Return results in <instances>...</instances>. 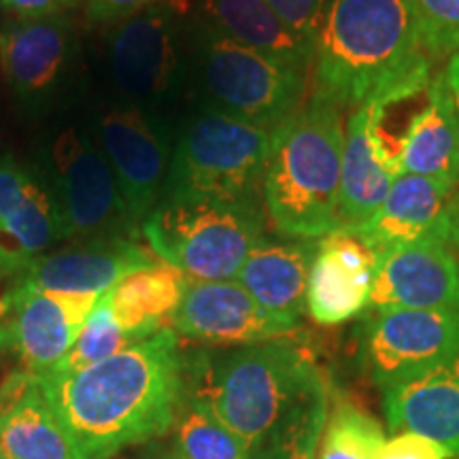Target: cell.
<instances>
[{"instance_id":"7402d4cb","label":"cell","mask_w":459,"mask_h":459,"mask_svg":"<svg viewBox=\"0 0 459 459\" xmlns=\"http://www.w3.org/2000/svg\"><path fill=\"white\" fill-rule=\"evenodd\" d=\"M177 13L196 11V22L245 48L277 57L311 74L315 49L281 20L268 0H169Z\"/></svg>"},{"instance_id":"f35d334b","label":"cell","mask_w":459,"mask_h":459,"mask_svg":"<svg viewBox=\"0 0 459 459\" xmlns=\"http://www.w3.org/2000/svg\"><path fill=\"white\" fill-rule=\"evenodd\" d=\"M117 459V457H115ZM122 459H169V457H162V455H158L156 451H152V453H141V455H132V457H122ZM170 459H175V457H170Z\"/></svg>"},{"instance_id":"44dd1931","label":"cell","mask_w":459,"mask_h":459,"mask_svg":"<svg viewBox=\"0 0 459 459\" xmlns=\"http://www.w3.org/2000/svg\"><path fill=\"white\" fill-rule=\"evenodd\" d=\"M392 432H412L459 455V353L383 389Z\"/></svg>"},{"instance_id":"6da1fadb","label":"cell","mask_w":459,"mask_h":459,"mask_svg":"<svg viewBox=\"0 0 459 459\" xmlns=\"http://www.w3.org/2000/svg\"><path fill=\"white\" fill-rule=\"evenodd\" d=\"M73 459H115L175 428L186 398V353L169 328L73 372L41 375Z\"/></svg>"},{"instance_id":"d590c367","label":"cell","mask_w":459,"mask_h":459,"mask_svg":"<svg viewBox=\"0 0 459 459\" xmlns=\"http://www.w3.org/2000/svg\"><path fill=\"white\" fill-rule=\"evenodd\" d=\"M443 73H445L446 90H449L453 117H455L457 139H459V54L446 57V65L443 68Z\"/></svg>"},{"instance_id":"e575fe53","label":"cell","mask_w":459,"mask_h":459,"mask_svg":"<svg viewBox=\"0 0 459 459\" xmlns=\"http://www.w3.org/2000/svg\"><path fill=\"white\" fill-rule=\"evenodd\" d=\"M82 3L83 0H3V9L11 17L37 20V17L71 13Z\"/></svg>"},{"instance_id":"4dcf8cb0","label":"cell","mask_w":459,"mask_h":459,"mask_svg":"<svg viewBox=\"0 0 459 459\" xmlns=\"http://www.w3.org/2000/svg\"><path fill=\"white\" fill-rule=\"evenodd\" d=\"M325 421H328V412H319V415L307 419L281 438L251 453V459H315Z\"/></svg>"},{"instance_id":"74e56055","label":"cell","mask_w":459,"mask_h":459,"mask_svg":"<svg viewBox=\"0 0 459 459\" xmlns=\"http://www.w3.org/2000/svg\"><path fill=\"white\" fill-rule=\"evenodd\" d=\"M453 243L459 249V196H457V209H455V226H453Z\"/></svg>"},{"instance_id":"9c48e42d","label":"cell","mask_w":459,"mask_h":459,"mask_svg":"<svg viewBox=\"0 0 459 459\" xmlns=\"http://www.w3.org/2000/svg\"><path fill=\"white\" fill-rule=\"evenodd\" d=\"M169 3L113 24L107 54L122 102L156 113L181 91L186 79V30Z\"/></svg>"},{"instance_id":"d6986e66","label":"cell","mask_w":459,"mask_h":459,"mask_svg":"<svg viewBox=\"0 0 459 459\" xmlns=\"http://www.w3.org/2000/svg\"><path fill=\"white\" fill-rule=\"evenodd\" d=\"M377 254L351 230H338L317 240L307 311L321 325L351 321L368 307Z\"/></svg>"},{"instance_id":"f546056e","label":"cell","mask_w":459,"mask_h":459,"mask_svg":"<svg viewBox=\"0 0 459 459\" xmlns=\"http://www.w3.org/2000/svg\"><path fill=\"white\" fill-rule=\"evenodd\" d=\"M423 48L432 60L459 54V0H412Z\"/></svg>"},{"instance_id":"277c9868","label":"cell","mask_w":459,"mask_h":459,"mask_svg":"<svg viewBox=\"0 0 459 459\" xmlns=\"http://www.w3.org/2000/svg\"><path fill=\"white\" fill-rule=\"evenodd\" d=\"M342 108L315 94L273 130L262 203L279 237L319 240L342 230Z\"/></svg>"},{"instance_id":"8fae6325","label":"cell","mask_w":459,"mask_h":459,"mask_svg":"<svg viewBox=\"0 0 459 459\" xmlns=\"http://www.w3.org/2000/svg\"><path fill=\"white\" fill-rule=\"evenodd\" d=\"M459 353V308L381 311L361 330V364L385 389Z\"/></svg>"},{"instance_id":"9a60e30c","label":"cell","mask_w":459,"mask_h":459,"mask_svg":"<svg viewBox=\"0 0 459 459\" xmlns=\"http://www.w3.org/2000/svg\"><path fill=\"white\" fill-rule=\"evenodd\" d=\"M60 238L54 196L41 172L0 156V279H15Z\"/></svg>"},{"instance_id":"3957f363","label":"cell","mask_w":459,"mask_h":459,"mask_svg":"<svg viewBox=\"0 0 459 459\" xmlns=\"http://www.w3.org/2000/svg\"><path fill=\"white\" fill-rule=\"evenodd\" d=\"M186 387L243 438L249 453L328 412L324 372L290 338L186 358Z\"/></svg>"},{"instance_id":"ab89813d","label":"cell","mask_w":459,"mask_h":459,"mask_svg":"<svg viewBox=\"0 0 459 459\" xmlns=\"http://www.w3.org/2000/svg\"><path fill=\"white\" fill-rule=\"evenodd\" d=\"M0 459H13V457H9V455H7V453H4L3 449H0Z\"/></svg>"},{"instance_id":"e0dca14e","label":"cell","mask_w":459,"mask_h":459,"mask_svg":"<svg viewBox=\"0 0 459 459\" xmlns=\"http://www.w3.org/2000/svg\"><path fill=\"white\" fill-rule=\"evenodd\" d=\"M459 189L417 175L395 177L378 211L351 230L375 254L409 245H446L453 240Z\"/></svg>"},{"instance_id":"f1b7e54d","label":"cell","mask_w":459,"mask_h":459,"mask_svg":"<svg viewBox=\"0 0 459 459\" xmlns=\"http://www.w3.org/2000/svg\"><path fill=\"white\" fill-rule=\"evenodd\" d=\"M141 341H145V338L130 334V332L119 328V324L113 317L111 304H108V294L105 291L94 311H91L88 324H85L83 332L79 334L77 342L62 358L60 364L49 372L51 375H73V372L85 370L102 359L111 358V355L122 353Z\"/></svg>"},{"instance_id":"d6a6232c","label":"cell","mask_w":459,"mask_h":459,"mask_svg":"<svg viewBox=\"0 0 459 459\" xmlns=\"http://www.w3.org/2000/svg\"><path fill=\"white\" fill-rule=\"evenodd\" d=\"M449 451L443 445L412 432H400L385 440L381 459H446Z\"/></svg>"},{"instance_id":"8d00e7d4","label":"cell","mask_w":459,"mask_h":459,"mask_svg":"<svg viewBox=\"0 0 459 459\" xmlns=\"http://www.w3.org/2000/svg\"><path fill=\"white\" fill-rule=\"evenodd\" d=\"M7 349V317H4L3 302H0V351Z\"/></svg>"},{"instance_id":"603a6c76","label":"cell","mask_w":459,"mask_h":459,"mask_svg":"<svg viewBox=\"0 0 459 459\" xmlns=\"http://www.w3.org/2000/svg\"><path fill=\"white\" fill-rule=\"evenodd\" d=\"M317 240L264 237L254 245L237 274L240 283L268 313L296 321L307 311L308 277Z\"/></svg>"},{"instance_id":"484cf974","label":"cell","mask_w":459,"mask_h":459,"mask_svg":"<svg viewBox=\"0 0 459 459\" xmlns=\"http://www.w3.org/2000/svg\"><path fill=\"white\" fill-rule=\"evenodd\" d=\"M187 281L186 274L164 262L128 274L107 291L115 321L130 334L153 336L175 315Z\"/></svg>"},{"instance_id":"ba28073f","label":"cell","mask_w":459,"mask_h":459,"mask_svg":"<svg viewBox=\"0 0 459 459\" xmlns=\"http://www.w3.org/2000/svg\"><path fill=\"white\" fill-rule=\"evenodd\" d=\"M54 196L62 240L139 238L105 153L91 132L60 130L37 166Z\"/></svg>"},{"instance_id":"7c38bea8","label":"cell","mask_w":459,"mask_h":459,"mask_svg":"<svg viewBox=\"0 0 459 459\" xmlns=\"http://www.w3.org/2000/svg\"><path fill=\"white\" fill-rule=\"evenodd\" d=\"M74 51L77 34L68 13L9 17L0 24V71L11 94L32 113L48 108L65 88Z\"/></svg>"},{"instance_id":"ac0fdd59","label":"cell","mask_w":459,"mask_h":459,"mask_svg":"<svg viewBox=\"0 0 459 459\" xmlns=\"http://www.w3.org/2000/svg\"><path fill=\"white\" fill-rule=\"evenodd\" d=\"M368 307L459 308V262L446 245H409L377 254Z\"/></svg>"},{"instance_id":"8992f818","label":"cell","mask_w":459,"mask_h":459,"mask_svg":"<svg viewBox=\"0 0 459 459\" xmlns=\"http://www.w3.org/2000/svg\"><path fill=\"white\" fill-rule=\"evenodd\" d=\"M273 132L206 105L172 147L162 198L198 196L262 203Z\"/></svg>"},{"instance_id":"4316f807","label":"cell","mask_w":459,"mask_h":459,"mask_svg":"<svg viewBox=\"0 0 459 459\" xmlns=\"http://www.w3.org/2000/svg\"><path fill=\"white\" fill-rule=\"evenodd\" d=\"M175 459H251L249 446L230 429L213 409L186 387L175 423Z\"/></svg>"},{"instance_id":"ffe728a7","label":"cell","mask_w":459,"mask_h":459,"mask_svg":"<svg viewBox=\"0 0 459 459\" xmlns=\"http://www.w3.org/2000/svg\"><path fill=\"white\" fill-rule=\"evenodd\" d=\"M394 177L417 175L449 189H459V139L445 73H434L426 102L412 113L387 147Z\"/></svg>"},{"instance_id":"836d02e7","label":"cell","mask_w":459,"mask_h":459,"mask_svg":"<svg viewBox=\"0 0 459 459\" xmlns=\"http://www.w3.org/2000/svg\"><path fill=\"white\" fill-rule=\"evenodd\" d=\"M169 0H85L88 17L96 24H119L128 17L158 7Z\"/></svg>"},{"instance_id":"52a82bcc","label":"cell","mask_w":459,"mask_h":459,"mask_svg":"<svg viewBox=\"0 0 459 459\" xmlns=\"http://www.w3.org/2000/svg\"><path fill=\"white\" fill-rule=\"evenodd\" d=\"M189 57L211 107L268 132L277 130L307 102V73L245 48L200 22L189 28Z\"/></svg>"},{"instance_id":"7a4b0ae2","label":"cell","mask_w":459,"mask_h":459,"mask_svg":"<svg viewBox=\"0 0 459 459\" xmlns=\"http://www.w3.org/2000/svg\"><path fill=\"white\" fill-rule=\"evenodd\" d=\"M412 0H330L313 62V94L338 108L412 96L432 82Z\"/></svg>"},{"instance_id":"5bb4252c","label":"cell","mask_w":459,"mask_h":459,"mask_svg":"<svg viewBox=\"0 0 459 459\" xmlns=\"http://www.w3.org/2000/svg\"><path fill=\"white\" fill-rule=\"evenodd\" d=\"M99 294L9 291L0 296L7 317V347L30 375L41 377L60 364L77 342Z\"/></svg>"},{"instance_id":"2e32d148","label":"cell","mask_w":459,"mask_h":459,"mask_svg":"<svg viewBox=\"0 0 459 459\" xmlns=\"http://www.w3.org/2000/svg\"><path fill=\"white\" fill-rule=\"evenodd\" d=\"M158 264V257L132 238H94L60 251H48L9 281V291L99 294L128 274Z\"/></svg>"},{"instance_id":"83f0119b","label":"cell","mask_w":459,"mask_h":459,"mask_svg":"<svg viewBox=\"0 0 459 459\" xmlns=\"http://www.w3.org/2000/svg\"><path fill=\"white\" fill-rule=\"evenodd\" d=\"M385 434L351 402H336L319 440V459H381Z\"/></svg>"},{"instance_id":"d4e9b609","label":"cell","mask_w":459,"mask_h":459,"mask_svg":"<svg viewBox=\"0 0 459 459\" xmlns=\"http://www.w3.org/2000/svg\"><path fill=\"white\" fill-rule=\"evenodd\" d=\"M372 102L353 108L344 124L341 166V220L344 230L364 226L392 189L395 177L378 158L372 134Z\"/></svg>"},{"instance_id":"1f68e13d","label":"cell","mask_w":459,"mask_h":459,"mask_svg":"<svg viewBox=\"0 0 459 459\" xmlns=\"http://www.w3.org/2000/svg\"><path fill=\"white\" fill-rule=\"evenodd\" d=\"M330 0H268L281 20L315 49Z\"/></svg>"},{"instance_id":"30bf717a","label":"cell","mask_w":459,"mask_h":459,"mask_svg":"<svg viewBox=\"0 0 459 459\" xmlns=\"http://www.w3.org/2000/svg\"><path fill=\"white\" fill-rule=\"evenodd\" d=\"M91 136L111 166L132 226L141 232L164 196L172 158L169 130L156 113L122 102L100 115Z\"/></svg>"},{"instance_id":"4fadbf2b","label":"cell","mask_w":459,"mask_h":459,"mask_svg":"<svg viewBox=\"0 0 459 459\" xmlns=\"http://www.w3.org/2000/svg\"><path fill=\"white\" fill-rule=\"evenodd\" d=\"M177 336L213 347H245L290 338L300 324L268 313L237 281H187L170 317Z\"/></svg>"},{"instance_id":"5b68a950","label":"cell","mask_w":459,"mask_h":459,"mask_svg":"<svg viewBox=\"0 0 459 459\" xmlns=\"http://www.w3.org/2000/svg\"><path fill=\"white\" fill-rule=\"evenodd\" d=\"M264 203L162 198L143 221L152 254L194 281H232L266 234Z\"/></svg>"},{"instance_id":"cb8c5ba5","label":"cell","mask_w":459,"mask_h":459,"mask_svg":"<svg viewBox=\"0 0 459 459\" xmlns=\"http://www.w3.org/2000/svg\"><path fill=\"white\" fill-rule=\"evenodd\" d=\"M0 449L13 459H73L41 381L26 370L0 383Z\"/></svg>"}]
</instances>
